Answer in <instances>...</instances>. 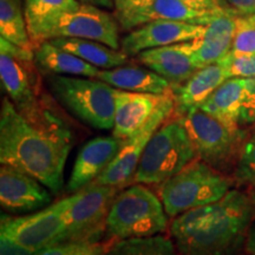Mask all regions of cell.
<instances>
[{
	"mask_svg": "<svg viewBox=\"0 0 255 255\" xmlns=\"http://www.w3.org/2000/svg\"><path fill=\"white\" fill-rule=\"evenodd\" d=\"M34 60L0 52V78L2 88L15 108L28 120L40 116L47 98L41 96V83Z\"/></svg>",
	"mask_w": 255,
	"mask_h": 255,
	"instance_id": "12",
	"label": "cell"
},
{
	"mask_svg": "<svg viewBox=\"0 0 255 255\" xmlns=\"http://www.w3.org/2000/svg\"><path fill=\"white\" fill-rule=\"evenodd\" d=\"M120 188L90 186L65 197V219L68 222L64 242H100L107 234V219Z\"/></svg>",
	"mask_w": 255,
	"mask_h": 255,
	"instance_id": "9",
	"label": "cell"
},
{
	"mask_svg": "<svg viewBox=\"0 0 255 255\" xmlns=\"http://www.w3.org/2000/svg\"><path fill=\"white\" fill-rule=\"evenodd\" d=\"M231 51L239 55H255V24L246 17L238 19V27Z\"/></svg>",
	"mask_w": 255,
	"mask_h": 255,
	"instance_id": "31",
	"label": "cell"
},
{
	"mask_svg": "<svg viewBox=\"0 0 255 255\" xmlns=\"http://www.w3.org/2000/svg\"><path fill=\"white\" fill-rule=\"evenodd\" d=\"M98 79L115 89L132 92L163 95L173 91V85L167 79L148 68L139 66H117L114 69L100 70Z\"/></svg>",
	"mask_w": 255,
	"mask_h": 255,
	"instance_id": "21",
	"label": "cell"
},
{
	"mask_svg": "<svg viewBox=\"0 0 255 255\" xmlns=\"http://www.w3.org/2000/svg\"><path fill=\"white\" fill-rule=\"evenodd\" d=\"M46 85L56 102L76 119L97 130L115 124V88L101 79L46 75Z\"/></svg>",
	"mask_w": 255,
	"mask_h": 255,
	"instance_id": "4",
	"label": "cell"
},
{
	"mask_svg": "<svg viewBox=\"0 0 255 255\" xmlns=\"http://www.w3.org/2000/svg\"><path fill=\"white\" fill-rule=\"evenodd\" d=\"M155 0H114L116 19L148 8Z\"/></svg>",
	"mask_w": 255,
	"mask_h": 255,
	"instance_id": "34",
	"label": "cell"
},
{
	"mask_svg": "<svg viewBox=\"0 0 255 255\" xmlns=\"http://www.w3.org/2000/svg\"><path fill=\"white\" fill-rule=\"evenodd\" d=\"M227 79L228 73L220 60L199 69L182 85L173 88L176 104L175 114L183 116L194 108H199Z\"/></svg>",
	"mask_w": 255,
	"mask_h": 255,
	"instance_id": "20",
	"label": "cell"
},
{
	"mask_svg": "<svg viewBox=\"0 0 255 255\" xmlns=\"http://www.w3.org/2000/svg\"><path fill=\"white\" fill-rule=\"evenodd\" d=\"M246 18H247L250 21H252V23L255 24V13L252 14V15H248V17H246Z\"/></svg>",
	"mask_w": 255,
	"mask_h": 255,
	"instance_id": "40",
	"label": "cell"
},
{
	"mask_svg": "<svg viewBox=\"0 0 255 255\" xmlns=\"http://www.w3.org/2000/svg\"><path fill=\"white\" fill-rule=\"evenodd\" d=\"M82 4H88L97 7H105L110 8L114 6V0H78Z\"/></svg>",
	"mask_w": 255,
	"mask_h": 255,
	"instance_id": "38",
	"label": "cell"
},
{
	"mask_svg": "<svg viewBox=\"0 0 255 255\" xmlns=\"http://www.w3.org/2000/svg\"><path fill=\"white\" fill-rule=\"evenodd\" d=\"M119 21L97 6L81 4L41 24L30 33L33 46L55 38H81L100 41L119 50Z\"/></svg>",
	"mask_w": 255,
	"mask_h": 255,
	"instance_id": "8",
	"label": "cell"
},
{
	"mask_svg": "<svg viewBox=\"0 0 255 255\" xmlns=\"http://www.w3.org/2000/svg\"><path fill=\"white\" fill-rule=\"evenodd\" d=\"M235 182L232 176L195 159L158 187V196L170 218L222 199Z\"/></svg>",
	"mask_w": 255,
	"mask_h": 255,
	"instance_id": "6",
	"label": "cell"
},
{
	"mask_svg": "<svg viewBox=\"0 0 255 255\" xmlns=\"http://www.w3.org/2000/svg\"><path fill=\"white\" fill-rule=\"evenodd\" d=\"M49 41L59 49L71 52L102 70L126 65L129 59V57L122 50L113 49L96 40L81 39V38H55Z\"/></svg>",
	"mask_w": 255,
	"mask_h": 255,
	"instance_id": "24",
	"label": "cell"
},
{
	"mask_svg": "<svg viewBox=\"0 0 255 255\" xmlns=\"http://www.w3.org/2000/svg\"><path fill=\"white\" fill-rule=\"evenodd\" d=\"M247 255H248V254H247Z\"/></svg>",
	"mask_w": 255,
	"mask_h": 255,
	"instance_id": "41",
	"label": "cell"
},
{
	"mask_svg": "<svg viewBox=\"0 0 255 255\" xmlns=\"http://www.w3.org/2000/svg\"><path fill=\"white\" fill-rule=\"evenodd\" d=\"M0 248H1V255H34L36 253L28 251L17 242L9 240L8 238L0 235Z\"/></svg>",
	"mask_w": 255,
	"mask_h": 255,
	"instance_id": "35",
	"label": "cell"
},
{
	"mask_svg": "<svg viewBox=\"0 0 255 255\" xmlns=\"http://www.w3.org/2000/svg\"><path fill=\"white\" fill-rule=\"evenodd\" d=\"M66 229L65 199L51 203L30 215L19 218L2 215L0 223V235L33 253L63 244Z\"/></svg>",
	"mask_w": 255,
	"mask_h": 255,
	"instance_id": "10",
	"label": "cell"
},
{
	"mask_svg": "<svg viewBox=\"0 0 255 255\" xmlns=\"http://www.w3.org/2000/svg\"><path fill=\"white\" fill-rule=\"evenodd\" d=\"M0 36L14 45L34 51L20 0H0Z\"/></svg>",
	"mask_w": 255,
	"mask_h": 255,
	"instance_id": "25",
	"label": "cell"
},
{
	"mask_svg": "<svg viewBox=\"0 0 255 255\" xmlns=\"http://www.w3.org/2000/svg\"><path fill=\"white\" fill-rule=\"evenodd\" d=\"M227 2L239 17H248L255 13V0H227Z\"/></svg>",
	"mask_w": 255,
	"mask_h": 255,
	"instance_id": "36",
	"label": "cell"
},
{
	"mask_svg": "<svg viewBox=\"0 0 255 255\" xmlns=\"http://www.w3.org/2000/svg\"><path fill=\"white\" fill-rule=\"evenodd\" d=\"M238 19L237 14H220L206 24L205 33L195 39L193 58L197 68L219 62L231 52Z\"/></svg>",
	"mask_w": 255,
	"mask_h": 255,
	"instance_id": "19",
	"label": "cell"
},
{
	"mask_svg": "<svg viewBox=\"0 0 255 255\" xmlns=\"http://www.w3.org/2000/svg\"><path fill=\"white\" fill-rule=\"evenodd\" d=\"M124 139L113 136H98L82 146L70 175L66 190L77 193L94 183L119 154Z\"/></svg>",
	"mask_w": 255,
	"mask_h": 255,
	"instance_id": "15",
	"label": "cell"
},
{
	"mask_svg": "<svg viewBox=\"0 0 255 255\" xmlns=\"http://www.w3.org/2000/svg\"><path fill=\"white\" fill-rule=\"evenodd\" d=\"M245 252L248 255H255V218L251 223L250 229H248L246 245H245Z\"/></svg>",
	"mask_w": 255,
	"mask_h": 255,
	"instance_id": "37",
	"label": "cell"
},
{
	"mask_svg": "<svg viewBox=\"0 0 255 255\" xmlns=\"http://www.w3.org/2000/svg\"><path fill=\"white\" fill-rule=\"evenodd\" d=\"M240 124L242 128H251L255 124V78L246 79V94Z\"/></svg>",
	"mask_w": 255,
	"mask_h": 255,
	"instance_id": "32",
	"label": "cell"
},
{
	"mask_svg": "<svg viewBox=\"0 0 255 255\" xmlns=\"http://www.w3.org/2000/svg\"><path fill=\"white\" fill-rule=\"evenodd\" d=\"M220 62L229 78H255V55H239L231 51Z\"/></svg>",
	"mask_w": 255,
	"mask_h": 255,
	"instance_id": "30",
	"label": "cell"
},
{
	"mask_svg": "<svg viewBox=\"0 0 255 255\" xmlns=\"http://www.w3.org/2000/svg\"><path fill=\"white\" fill-rule=\"evenodd\" d=\"M165 95L167 94L156 95L115 89L116 108L113 135L117 138L127 139L142 129Z\"/></svg>",
	"mask_w": 255,
	"mask_h": 255,
	"instance_id": "17",
	"label": "cell"
},
{
	"mask_svg": "<svg viewBox=\"0 0 255 255\" xmlns=\"http://www.w3.org/2000/svg\"><path fill=\"white\" fill-rule=\"evenodd\" d=\"M72 131L47 101L43 114L28 120L8 97L0 111V162L37 178L52 194L64 187Z\"/></svg>",
	"mask_w": 255,
	"mask_h": 255,
	"instance_id": "1",
	"label": "cell"
},
{
	"mask_svg": "<svg viewBox=\"0 0 255 255\" xmlns=\"http://www.w3.org/2000/svg\"><path fill=\"white\" fill-rule=\"evenodd\" d=\"M182 117L195 145L197 157L232 176L248 128H235L194 108Z\"/></svg>",
	"mask_w": 255,
	"mask_h": 255,
	"instance_id": "7",
	"label": "cell"
},
{
	"mask_svg": "<svg viewBox=\"0 0 255 255\" xmlns=\"http://www.w3.org/2000/svg\"><path fill=\"white\" fill-rule=\"evenodd\" d=\"M250 196H251V201H252V206H253L254 218H255V189L252 190V193L250 194Z\"/></svg>",
	"mask_w": 255,
	"mask_h": 255,
	"instance_id": "39",
	"label": "cell"
},
{
	"mask_svg": "<svg viewBox=\"0 0 255 255\" xmlns=\"http://www.w3.org/2000/svg\"><path fill=\"white\" fill-rule=\"evenodd\" d=\"M49 188L37 178L11 165L0 169V203L11 213H28L43 209L52 203Z\"/></svg>",
	"mask_w": 255,
	"mask_h": 255,
	"instance_id": "14",
	"label": "cell"
},
{
	"mask_svg": "<svg viewBox=\"0 0 255 255\" xmlns=\"http://www.w3.org/2000/svg\"><path fill=\"white\" fill-rule=\"evenodd\" d=\"M105 255H180L173 239L159 234L148 238L116 240Z\"/></svg>",
	"mask_w": 255,
	"mask_h": 255,
	"instance_id": "26",
	"label": "cell"
},
{
	"mask_svg": "<svg viewBox=\"0 0 255 255\" xmlns=\"http://www.w3.org/2000/svg\"><path fill=\"white\" fill-rule=\"evenodd\" d=\"M168 227V214L161 199L142 183L119 193L107 219V235L114 240L155 237Z\"/></svg>",
	"mask_w": 255,
	"mask_h": 255,
	"instance_id": "5",
	"label": "cell"
},
{
	"mask_svg": "<svg viewBox=\"0 0 255 255\" xmlns=\"http://www.w3.org/2000/svg\"><path fill=\"white\" fill-rule=\"evenodd\" d=\"M246 94V79L229 78L222 83L200 109L231 127H241V113Z\"/></svg>",
	"mask_w": 255,
	"mask_h": 255,
	"instance_id": "23",
	"label": "cell"
},
{
	"mask_svg": "<svg viewBox=\"0 0 255 255\" xmlns=\"http://www.w3.org/2000/svg\"><path fill=\"white\" fill-rule=\"evenodd\" d=\"M176 113V104L173 91L164 96L157 109L152 114L145 126L124 139L119 154L114 158L102 175L94 183L96 186H113L121 188L128 182H132L139 161L144 152L146 145L156 132V130L174 116Z\"/></svg>",
	"mask_w": 255,
	"mask_h": 255,
	"instance_id": "11",
	"label": "cell"
},
{
	"mask_svg": "<svg viewBox=\"0 0 255 255\" xmlns=\"http://www.w3.org/2000/svg\"><path fill=\"white\" fill-rule=\"evenodd\" d=\"M206 25L174 20H152L136 27L121 41V50L128 57L142 51L197 39L205 33Z\"/></svg>",
	"mask_w": 255,
	"mask_h": 255,
	"instance_id": "13",
	"label": "cell"
},
{
	"mask_svg": "<svg viewBox=\"0 0 255 255\" xmlns=\"http://www.w3.org/2000/svg\"><path fill=\"white\" fill-rule=\"evenodd\" d=\"M221 13L193 7L183 0H155L148 8L117 18L123 30H132L152 20H174L206 25Z\"/></svg>",
	"mask_w": 255,
	"mask_h": 255,
	"instance_id": "18",
	"label": "cell"
},
{
	"mask_svg": "<svg viewBox=\"0 0 255 255\" xmlns=\"http://www.w3.org/2000/svg\"><path fill=\"white\" fill-rule=\"evenodd\" d=\"M197 158L195 145L182 117H170L149 141L132 182L159 186Z\"/></svg>",
	"mask_w": 255,
	"mask_h": 255,
	"instance_id": "3",
	"label": "cell"
},
{
	"mask_svg": "<svg viewBox=\"0 0 255 255\" xmlns=\"http://www.w3.org/2000/svg\"><path fill=\"white\" fill-rule=\"evenodd\" d=\"M109 245L102 242L71 241L45 248L34 255H105Z\"/></svg>",
	"mask_w": 255,
	"mask_h": 255,
	"instance_id": "29",
	"label": "cell"
},
{
	"mask_svg": "<svg viewBox=\"0 0 255 255\" xmlns=\"http://www.w3.org/2000/svg\"><path fill=\"white\" fill-rule=\"evenodd\" d=\"M232 177L238 186L255 189V124L248 128Z\"/></svg>",
	"mask_w": 255,
	"mask_h": 255,
	"instance_id": "28",
	"label": "cell"
},
{
	"mask_svg": "<svg viewBox=\"0 0 255 255\" xmlns=\"http://www.w3.org/2000/svg\"><path fill=\"white\" fill-rule=\"evenodd\" d=\"M34 64L41 75L45 76L62 75L97 78L101 70L73 53L59 49L49 40L34 47Z\"/></svg>",
	"mask_w": 255,
	"mask_h": 255,
	"instance_id": "22",
	"label": "cell"
},
{
	"mask_svg": "<svg viewBox=\"0 0 255 255\" xmlns=\"http://www.w3.org/2000/svg\"><path fill=\"white\" fill-rule=\"evenodd\" d=\"M81 4L78 0H25L24 12L28 33L50 19L76 9Z\"/></svg>",
	"mask_w": 255,
	"mask_h": 255,
	"instance_id": "27",
	"label": "cell"
},
{
	"mask_svg": "<svg viewBox=\"0 0 255 255\" xmlns=\"http://www.w3.org/2000/svg\"><path fill=\"white\" fill-rule=\"evenodd\" d=\"M183 1L193 7L203 9V11L221 14H237L234 9L229 6L227 0H183Z\"/></svg>",
	"mask_w": 255,
	"mask_h": 255,
	"instance_id": "33",
	"label": "cell"
},
{
	"mask_svg": "<svg viewBox=\"0 0 255 255\" xmlns=\"http://www.w3.org/2000/svg\"><path fill=\"white\" fill-rule=\"evenodd\" d=\"M194 49L195 39L142 51L136 57L145 68L152 70L167 79L173 88H176L199 70L193 58Z\"/></svg>",
	"mask_w": 255,
	"mask_h": 255,
	"instance_id": "16",
	"label": "cell"
},
{
	"mask_svg": "<svg viewBox=\"0 0 255 255\" xmlns=\"http://www.w3.org/2000/svg\"><path fill=\"white\" fill-rule=\"evenodd\" d=\"M253 220L250 194L232 189L214 203L174 218L169 232L180 255H241Z\"/></svg>",
	"mask_w": 255,
	"mask_h": 255,
	"instance_id": "2",
	"label": "cell"
}]
</instances>
